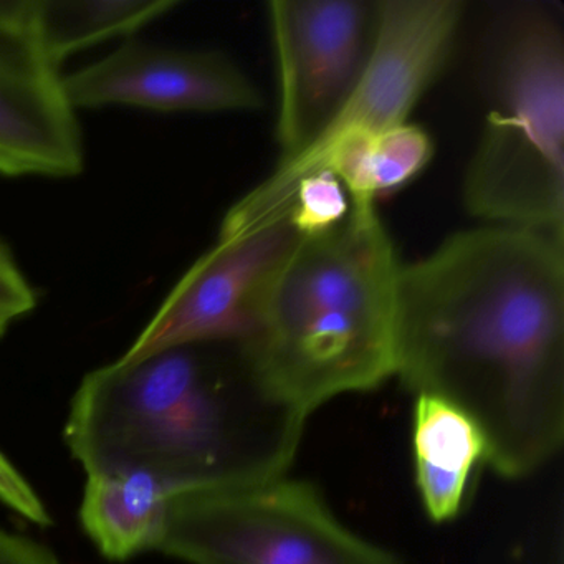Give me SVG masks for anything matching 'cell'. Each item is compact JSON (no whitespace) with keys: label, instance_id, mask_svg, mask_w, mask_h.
Instances as JSON below:
<instances>
[{"label":"cell","instance_id":"6da1fadb","mask_svg":"<svg viewBox=\"0 0 564 564\" xmlns=\"http://www.w3.org/2000/svg\"><path fill=\"white\" fill-rule=\"evenodd\" d=\"M395 376L467 412L497 474L540 470L564 438V236L488 224L402 265Z\"/></svg>","mask_w":564,"mask_h":564},{"label":"cell","instance_id":"7a4b0ae2","mask_svg":"<svg viewBox=\"0 0 564 564\" xmlns=\"http://www.w3.org/2000/svg\"><path fill=\"white\" fill-rule=\"evenodd\" d=\"M399 262L376 206L300 237L240 345L250 381L300 437L319 405L395 376Z\"/></svg>","mask_w":564,"mask_h":564},{"label":"cell","instance_id":"3957f363","mask_svg":"<svg viewBox=\"0 0 564 564\" xmlns=\"http://www.w3.org/2000/svg\"><path fill=\"white\" fill-rule=\"evenodd\" d=\"M200 346L118 358L82 379L64 441L85 474L144 471L176 491L256 475L236 457L229 405Z\"/></svg>","mask_w":564,"mask_h":564},{"label":"cell","instance_id":"277c9868","mask_svg":"<svg viewBox=\"0 0 564 564\" xmlns=\"http://www.w3.org/2000/svg\"><path fill=\"white\" fill-rule=\"evenodd\" d=\"M490 111L464 204L495 226L564 236V31L551 6L503 12L485 58Z\"/></svg>","mask_w":564,"mask_h":564},{"label":"cell","instance_id":"5b68a950","mask_svg":"<svg viewBox=\"0 0 564 564\" xmlns=\"http://www.w3.org/2000/svg\"><path fill=\"white\" fill-rule=\"evenodd\" d=\"M156 551L189 564H404L339 523L313 485L283 474L177 490Z\"/></svg>","mask_w":564,"mask_h":564},{"label":"cell","instance_id":"8992f818","mask_svg":"<svg viewBox=\"0 0 564 564\" xmlns=\"http://www.w3.org/2000/svg\"><path fill=\"white\" fill-rule=\"evenodd\" d=\"M376 14L378 2L362 0L270 2L282 161L306 150L351 94L371 52Z\"/></svg>","mask_w":564,"mask_h":564},{"label":"cell","instance_id":"52a82bcc","mask_svg":"<svg viewBox=\"0 0 564 564\" xmlns=\"http://www.w3.org/2000/svg\"><path fill=\"white\" fill-rule=\"evenodd\" d=\"M299 239L286 216L219 236L177 280L120 359L137 361L177 346L249 341L263 296Z\"/></svg>","mask_w":564,"mask_h":564},{"label":"cell","instance_id":"ba28073f","mask_svg":"<svg viewBox=\"0 0 564 564\" xmlns=\"http://www.w3.org/2000/svg\"><path fill=\"white\" fill-rule=\"evenodd\" d=\"M84 167L80 121L45 47L39 2L0 0V176L68 180Z\"/></svg>","mask_w":564,"mask_h":564},{"label":"cell","instance_id":"9c48e42d","mask_svg":"<svg viewBox=\"0 0 564 564\" xmlns=\"http://www.w3.org/2000/svg\"><path fill=\"white\" fill-rule=\"evenodd\" d=\"M75 110L130 107L158 113H252L259 88L227 55L127 41L64 75Z\"/></svg>","mask_w":564,"mask_h":564},{"label":"cell","instance_id":"30bf717a","mask_svg":"<svg viewBox=\"0 0 564 564\" xmlns=\"http://www.w3.org/2000/svg\"><path fill=\"white\" fill-rule=\"evenodd\" d=\"M415 484L431 520L457 517L471 471L487 462V441L477 422L457 405L417 394L412 415Z\"/></svg>","mask_w":564,"mask_h":564},{"label":"cell","instance_id":"8fae6325","mask_svg":"<svg viewBox=\"0 0 564 564\" xmlns=\"http://www.w3.org/2000/svg\"><path fill=\"white\" fill-rule=\"evenodd\" d=\"M173 487L144 471L87 475L80 524L101 556L133 560L156 551Z\"/></svg>","mask_w":564,"mask_h":564},{"label":"cell","instance_id":"7c38bea8","mask_svg":"<svg viewBox=\"0 0 564 564\" xmlns=\"http://www.w3.org/2000/svg\"><path fill=\"white\" fill-rule=\"evenodd\" d=\"M177 6L176 0H42V37L62 67L78 52L131 37Z\"/></svg>","mask_w":564,"mask_h":564},{"label":"cell","instance_id":"4fadbf2b","mask_svg":"<svg viewBox=\"0 0 564 564\" xmlns=\"http://www.w3.org/2000/svg\"><path fill=\"white\" fill-rule=\"evenodd\" d=\"M434 156V143L424 128L402 123L371 138L369 180L379 199L411 183Z\"/></svg>","mask_w":564,"mask_h":564},{"label":"cell","instance_id":"5bb4252c","mask_svg":"<svg viewBox=\"0 0 564 564\" xmlns=\"http://www.w3.org/2000/svg\"><path fill=\"white\" fill-rule=\"evenodd\" d=\"M349 209L348 193L338 177L328 171H316L292 187L285 216L300 237H312L339 226Z\"/></svg>","mask_w":564,"mask_h":564},{"label":"cell","instance_id":"9a60e30c","mask_svg":"<svg viewBox=\"0 0 564 564\" xmlns=\"http://www.w3.org/2000/svg\"><path fill=\"white\" fill-rule=\"evenodd\" d=\"M37 308V293L14 252L0 239V338Z\"/></svg>","mask_w":564,"mask_h":564},{"label":"cell","instance_id":"2e32d148","mask_svg":"<svg viewBox=\"0 0 564 564\" xmlns=\"http://www.w3.org/2000/svg\"><path fill=\"white\" fill-rule=\"evenodd\" d=\"M0 505H4L12 513L19 514L35 527L45 528L54 524V518L41 495L2 452H0Z\"/></svg>","mask_w":564,"mask_h":564},{"label":"cell","instance_id":"e0dca14e","mask_svg":"<svg viewBox=\"0 0 564 564\" xmlns=\"http://www.w3.org/2000/svg\"><path fill=\"white\" fill-rule=\"evenodd\" d=\"M0 564H62L45 544L0 527Z\"/></svg>","mask_w":564,"mask_h":564}]
</instances>
